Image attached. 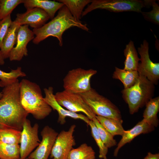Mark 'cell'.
<instances>
[{
    "instance_id": "cell-1",
    "label": "cell",
    "mask_w": 159,
    "mask_h": 159,
    "mask_svg": "<svg viewBox=\"0 0 159 159\" xmlns=\"http://www.w3.org/2000/svg\"><path fill=\"white\" fill-rule=\"evenodd\" d=\"M2 92L3 95L0 99V128L21 131L29 114L21 103L19 80L4 87Z\"/></svg>"
},
{
    "instance_id": "cell-2",
    "label": "cell",
    "mask_w": 159,
    "mask_h": 159,
    "mask_svg": "<svg viewBox=\"0 0 159 159\" xmlns=\"http://www.w3.org/2000/svg\"><path fill=\"white\" fill-rule=\"evenodd\" d=\"M73 26H76L88 31L87 25L76 21L68 9L64 5L59 10L57 15L49 22L40 28L33 29L35 35L33 42L38 44L47 37L52 36L56 37L59 41L60 46L63 45L62 35L65 31Z\"/></svg>"
},
{
    "instance_id": "cell-3",
    "label": "cell",
    "mask_w": 159,
    "mask_h": 159,
    "mask_svg": "<svg viewBox=\"0 0 159 159\" xmlns=\"http://www.w3.org/2000/svg\"><path fill=\"white\" fill-rule=\"evenodd\" d=\"M20 98L24 109L37 120H43L52 110L44 99L39 86L26 79L19 82Z\"/></svg>"
},
{
    "instance_id": "cell-4",
    "label": "cell",
    "mask_w": 159,
    "mask_h": 159,
    "mask_svg": "<svg viewBox=\"0 0 159 159\" xmlns=\"http://www.w3.org/2000/svg\"><path fill=\"white\" fill-rule=\"evenodd\" d=\"M154 85L146 77L139 76L135 84L122 91V97L127 104L130 114L138 112L153 96Z\"/></svg>"
},
{
    "instance_id": "cell-5",
    "label": "cell",
    "mask_w": 159,
    "mask_h": 159,
    "mask_svg": "<svg viewBox=\"0 0 159 159\" xmlns=\"http://www.w3.org/2000/svg\"><path fill=\"white\" fill-rule=\"evenodd\" d=\"M152 0H93L83 11L82 17L97 9L118 12L133 11L141 13L144 7L151 6Z\"/></svg>"
},
{
    "instance_id": "cell-6",
    "label": "cell",
    "mask_w": 159,
    "mask_h": 159,
    "mask_svg": "<svg viewBox=\"0 0 159 159\" xmlns=\"http://www.w3.org/2000/svg\"><path fill=\"white\" fill-rule=\"evenodd\" d=\"M80 94L96 116L117 120L122 119L118 108L94 89L92 88L89 91Z\"/></svg>"
},
{
    "instance_id": "cell-7",
    "label": "cell",
    "mask_w": 159,
    "mask_h": 159,
    "mask_svg": "<svg viewBox=\"0 0 159 159\" xmlns=\"http://www.w3.org/2000/svg\"><path fill=\"white\" fill-rule=\"evenodd\" d=\"M97 73L95 69L80 68L69 70L63 80L64 90L80 94L89 91L91 79Z\"/></svg>"
},
{
    "instance_id": "cell-8",
    "label": "cell",
    "mask_w": 159,
    "mask_h": 159,
    "mask_svg": "<svg viewBox=\"0 0 159 159\" xmlns=\"http://www.w3.org/2000/svg\"><path fill=\"white\" fill-rule=\"evenodd\" d=\"M58 103L67 110L77 113H83L90 120H92L96 115L79 94L64 90L54 94Z\"/></svg>"
},
{
    "instance_id": "cell-9",
    "label": "cell",
    "mask_w": 159,
    "mask_h": 159,
    "mask_svg": "<svg viewBox=\"0 0 159 159\" xmlns=\"http://www.w3.org/2000/svg\"><path fill=\"white\" fill-rule=\"evenodd\" d=\"M39 126L35 123L32 126L29 120H25L21 131L19 144L20 159L28 157L34 150L39 145L38 135Z\"/></svg>"
},
{
    "instance_id": "cell-10",
    "label": "cell",
    "mask_w": 159,
    "mask_h": 159,
    "mask_svg": "<svg viewBox=\"0 0 159 159\" xmlns=\"http://www.w3.org/2000/svg\"><path fill=\"white\" fill-rule=\"evenodd\" d=\"M149 49V44L146 40L138 48L140 62L137 71L139 76L145 77L154 85H157L159 79V63H154L151 60Z\"/></svg>"
},
{
    "instance_id": "cell-11",
    "label": "cell",
    "mask_w": 159,
    "mask_h": 159,
    "mask_svg": "<svg viewBox=\"0 0 159 159\" xmlns=\"http://www.w3.org/2000/svg\"><path fill=\"white\" fill-rule=\"evenodd\" d=\"M76 127L75 125H72L67 130H62L58 134L50 155L51 159H67L76 145L73 135Z\"/></svg>"
},
{
    "instance_id": "cell-12",
    "label": "cell",
    "mask_w": 159,
    "mask_h": 159,
    "mask_svg": "<svg viewBox=\"0 0 159 159\" xmlns=\"http://www.w3.org/2000/svg\"><path fill=\"white\" fill-rule=\"evenodd\" d=\"M58 134L49 126H44L41 132L42 140L28 157L31 159H48Z\"/></svg>"
},
{
    "instance_id": "cell-13",
    "label": "cell",
    "mask_w": 159,
    "mask_h": 159,
    "mask_svg": "<svg viewBox=\"0 0 159 159\" xmlns=\"http://www.w3.org/2000/svg\"><path fill=\"white\" fill-rule=\"evenodd\" d=\"M44 90L45 95L44 99L52 109L56 110L58 114L57 122L60 124L64 125L66 122V118L69 117L74 119L81 120L88 125L90 120L86 115L71 112L58 103L55 98L52 87L45 88Z\"/></svg>"
},
{
    "instance_id": "cell-14",
    "label": "cell",
    "mask_w": 159,
    "mask_h": 159,
    "mask_svg": "<svg viewBox=\"0 0 159 159\" xmlns=\"http://www.w3.org/2000/svg\"><path fill=\"white\" fill-rule=\"evenodd\" d=\"M28 25L20 26L18 29L17 42L15 47L11 51L9 58L11 61L21 60L24 56L28 55L27 46L34 38V33Z\"/></svg>"
},
{
    "instance_id": "cell-15",
    "label": "cell",
    "mask_w": 159,
    "mask_h": 159,
    "mask_svg": "<svg viewBox=\"0 0 159 159\" xmlns=\"http://www.w3.org/2000/svg\"><path fill=\"white\" fill-rule=\"evenodd\" d=\"M50 19L47 13L37 7L27 10L24 13H18L14 20L20 26L28 25L33 29L40 28Z\"/></svg>"
},
{
    "instance_id": "cell-16",
    "label": "cell",
    "mask_w": 159,
    "mask_h": 159,
    "mask_svg": "<svg viewBox=\"0 0 159 159\" xmlns=\"http://www.w3.org/2000/svg\"><path fill=\"white\" fill-rule=\"evenodd\" d=\"M155 129V127L149 125L143 119L138 122L133 128L124 130L122 138L115 149L113 155L116 157L119 150L125 145L131 142L135 138L141 134L150 132Z\"/></svg>"
},
{
    "instance_id": "cell-17",
    "label": "cell",
    "mask_w": 159,
    "mask_h": 159,
    "mask_svg": "<svg viewBox=\"0 0 159 159\" xmlns=\"http://www.w3.org/2000/svg\"><path fill=\"white\" fill-rule=\"evenodd\" d=\"M23 3L26 10L36 7L43 9L51 20L57 11L64 5L61 2L47 0H23Z\"/></svg>"
},
{
    "instance_id": "cell-18",
    "label": "cell",
    "mask_w": 159,
    "mask_h": 159,
    "mask_svg": "<svg viewBox=\"0 0 159 159\" xmlns=\"http://www.w3.org/2000/svg\"><path fill=\"white\" fill-rule=\"evenodd\" d=\"M20 25L13 21L4 37L0 48L4 59L9 58L10 52L17 42V34Z\"/></svg>"
},
{
    "instance_id": "cell-19",
    "label": "cell",
    "mask_w": 159,
    "mask_h": 159,
    "mask_svg": "<svg viewBox=\"0 0 159 159\" xmlns=\"http://www.w3.org/2000/svg\"><path fill=\"white\" fill-rule=\"evenodd\" d=\"M145 106L143 120L149 125L157 127L159 122L157 116L159 111V96L151 99Z\"/></svg>"
},
{
    "instance_id": "cell-20",
    "label": "cell",
    "mask_w": 159,
    "mask_h": 159,
    "mask_svg": "<svg viewBox=\"0 0 159 159\" xmlns=\"http://www.w3.org/2000/svg\"><path fill=\"white\" fill-rule=\"evenodd\" d=\"M124 53L126 59L123 69L128 71H137L140 59L132 41H130L126 45Z\"/></svg>"
},
{
    "instance_id": "cell-21",
    "label": "cell",
    "mask_w": 159,
    "mask_h": 159,
    "mask_svg": "<svg viewBox=\"0 0 159 159\" xmlns=\"http://www.w3.org/2000/svg\"><path fill=\"white\" fill-rule=\"evenodd\" d=\"M139 76L137 71H128L118 68H115L112 78L120 80L123 83L124 89L129 88L135 83Z\"/></svg>"
},
{
    "instance_id": "cell-22",
    "label": "cell",
    "mask_w": 159,
    "mask_h": 159,
    "mask_svg": "<svg viewBox=\"0 0 159 159\" xmlns=\"http://www.w3.org/2000/svg\"><path fill=\"white\" fill-rule=\"evenodd\" d=\"M95 117L101 125L113 137L122 136L125 130L122 126V119L117 120L96 116Z\"/></svg>"
},
{
    "instance_id": "cell-23",
    "label": "cell",
    "mask_w": 159,
    "mask_h": 159,
    "mask_svg": "<svg viewBox=\"0 0 159 159\" xmlns=\"http://www.w3.org/2000/svg\"><path fill=\"white\" fill-rule=\"evenodd\" d=\"M59 2L63 3L68 9L73 17L77 21L81 22L83 10L87 4L91 3V0H59Z\"/></svg>"
},
{
    "instance_id": "cell-24",
    "label": "cell",
    "mask_w": 159,
    "mask_h": 159,
    "mask_svg": "<svg viewBox=\"0 0 159 159\" xmlns=\"http://www.w3.org/2000/svg\"><path fill=\"white\" fill-rule=\"evenodd\" d=\"M95 153L92 148L86 143L73 148L69 153L67 159H95Z\"/></svg>"
},
{
    "instance_id": "cell-25",
    "label": "cell",
    "mask_w": 159,
    "mask_h": 159,
    "mask_svg": "<svg viewBox=\"0 0 159 159\" xmlns=\"http://www.w3.org/2000/svg\"><path fill=\"white\" fill-rule=\"evenodd\" d=\"M26 76L20 67H18L15 69H11L9 72H5L0 69V87L4 88L10 85L18 80V77Z\"/></svg>"
},
{
    "instance_id": "cell-26",
    "label": "cell",
    "mask_w": 159,
    "mask_h": 159,
    "mask_svg": "<svg viewBox=\"0 0 159 159\" xmlns=\"http://www.w3.org/2000/svg\"><path fill=\"white\" fill-rule=\"evenodd\" d=\"M21 131L11 128H0V143L19 144Z\"/></svg>"
},
{
    "instance_id": "cell-27",
    "label": "cell",
    "mask_w": 159,
    "mask_h": 159,
    "mask_svg": "<svg viewBox=\"0 0 159 159\" xmlns=\"http://www.w3.org/2000/svg\"><path fill=\"white\" fill-rule=\"evenodd\" d=\"M0 159H20L19 144L0 143Z\"/></svg>"
},
{
    "instance_id": "cell-28",
    "label": "cell",
    "mask_w": 159,
    "mask_h": 159,
    "mask_svg": "<svg viewBox=\"0 0 159 159\" xmlns=\"http://www.w3.org/2000/svg\"><path fill=\"white\" fill-rule=\"evenodd\" d=\"M92 120L96 125L99 136L105 145L108 148L116 145L117 143L114 137L101 125L96 117Z\"/></svg>"
},
{
    "instance_id": "cell-29",
    "label": "cell",
    "mask_w": 159,
    "mask_h": 159,
    "mask_svg": "<svg viewBox=\"0 0 159 159\" xmlns=\"http://www.w3.org/2000/svg\"><path fill=\"white\" fill-rule=\"evenodd\" d=\"M88 125L91 129V135L99 148V158L102 159H107V155L108 148L105 145L101 139L96 125L92 120L90 121Z\"/></svg>"
},
{
    "instance_id": "cell-30",
    "label": "cell",
    "mask_w": 159,
    "mask_h": 159,
    "mask_svg": "<svg viewBox=\"0 0 159 159\" xmlns=\"http://www.w3.org/2000/svg\"><path fill=\"white\" fill-rule=\"evenodd\" d=\"M23 0H0V20L11 14L13 10Z\"/></svg>"
},
{
    "instance_id": "cell-31",
    "label": "cell",
    "mask_w": 159,
    "mask_h": 159,
    "mask_svg": "<svg viewBox=\"0 0 159 159\" xmlns=\"http://www.w3.org/2000/svg\"><path fill=\"white\" fill-rule=\"evenodd\" d=\"M151 6L152 10L149 12L142 11L141 13L147 21L157 25L159 24V6L156 1L152 0Z\"/></svg>"
},
{
    "instance_id": "cell-32",
    "label": "cell",
    "mask_w": 159,
    "mask_h": 159,
    "mask_svg": "<svg viewBox=\"0 0 159 159\" xmlns=\"http://www.w3.org/2000/svg\"><path fill=\"white\" fill-rule=\"evenodd\" d=\"M12 21L11 14L0 20V48L2 46L3 40Z\"/></svg>"
},
{
    "instance_id": "cell-33",
    "label": "cell",
    "mask_w": 159,
    "mask_h": 159,
    "mask_svg": "<svg viewBox=\"0 0 159 159\" xmlns=\"http://www.w3.org/2000/svg\"><path fill=\"white\" fill-rule=\"evenodd\" d=\"M143 159H159V153L153 154L150 152H148Z\"/></svg>"
},
{
    "instance_id": "cell-34",
    "label": "cell",
    "mask_w": 159,
    "mask_h": 159,
    "mask_svg": "<svg viewBox=\"0 0 159 159\" xmlns=\"http://www.w3.org/2000/svg\"><path fill=\"white\" fill-rule=\"evenodd\" d=\"M4 60V59L3 57L2 53L0 50V65H3L5 63Z\"/></svg>"
},
{
    "instance_id": "cell-35",
    "label": "cell",
    "mask_w": 159,
    "mask_h": 159,
    "mask_svg": "<svg viewBox=\"0 0 159 159\" xmlns=\"http://www.w3.org/2000/svg\"><path fill=\"white\" fill-rule=\"evenodd\" d=\"M3 95L2 92H0V99L2 97Z\"/></svg>"
},
{
    "instance_id": "cell-36",
    "label": "cell",
    "mask_w": 159,
    "mask_h": 159,
    "mask_svg": "<svg viewBox=\"0 0 159 159\" xmlns=\"http://www.w3.org/2000/svg\"><path fill=\"white\" fill-rule=\"evenodd\" d=\"M25 159H31L30 158H28V157L26 158H25Z\"/></svg>"
},
{
    "instance_id": "cell-37",
    "label": "cell",
    "mask_w": 159,
    "mask_h": 159,
    "mask_svg": "<svg viewBox=\"0 0 159 159\" xmlns=\"http://www.w3.org/2000/svg\"><path fill=\"white\" fill-rule=\"evenodd\" d=\"M50 159H51V158Z\"/></svg>"
},
{
    "instance_id": "cell-38",
    "label": "cell",
    "mask_w": 159,
    "mask_h": 159,
    "mask_svg": "<svg viewBox=\"0 0 159 159\" xmlns=\"http://www.w3.org/2000/svg\"></svg>"
}]
</instances>
